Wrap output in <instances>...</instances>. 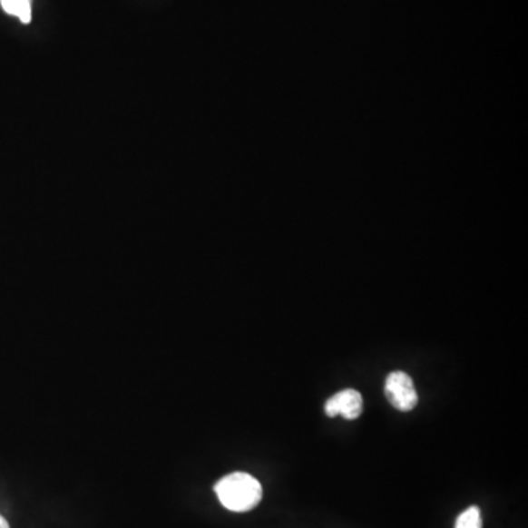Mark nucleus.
<instances>
[{
	"mask_svg": "<svg viewBox=\"0 0 528 528\" xmlns=\"http://www.w3.org/2000/svg\"><path fill=\"white\" fill-rule=\"evenodd\" d=\"M215 492L220 504L234 513L251 511L263 498L260 482L247 473L225 475L216 483Z\"/></svg>",
	"mask_w": 528,
	"mask_h": 528,
	"instance_id": "1",
	"label": "nucleus"
},
{
	"mask_svg": "<svg viewBox=\"0 0 528 528\" xmlns=\"http://www.w3.org/2000/svg\"><path fill=\"white\" fill-rule=\"evenodd\" d=\"M385 395L391 406L399 411L414 410L418 404V395L413 379L404 372H394L387 376Z\"/></svg>",
	"mask_w": 528,
	"mask_h": 528,
	"instance_id": "2",
	"label": "nucleus"
},
{
	"mask_svg": "<svg viewBox=\"0 0 528 528\" xmlns=\"http://www.w3.org/2000/svg\"><path fill=\"white\" fill-rule=\"evenodd\" d=\"M325 413L328 417L342 416L347 420H356L363 413V396L356 389H344L328 399Z\"/></svg>",
	"mask_w": 528,
	"mask_h": 528,
	"instance_id": "3",
	"label": "nucleus"
},
{
	"mask_svg": "<svg viewBox=\"0 0 528 528\" xmlns=\"http://www.w3.org/2000/svg\"><path fill=\"white\" fill-rule=\"evenodd\" d=\"M2 8L9 15L18 16L21 23H31V0H0Z\"/></svg>",
	"mask_w": 528,
	"mask_h": 528,
	"instance_id": "4",
	"label": "nucleus"
},
{
	"mask_svg": "<svg viewBox=\"0 0 528 528\" xmlns=\"http://www.w3.org/2000/svg\"><path fill=\"white\" fill-rule=\"evenodd\" d=\"M455 528H483L482 513L477 506H470L461 513L455 523Z\"/></svg>",
	"mask_w": 528,
	"mask_h": 528,
	"instance_id": "5",
	"label": "nucleus"
},
{
	"mask_svg": "<svg viewBox=\"0 0 528 528\" xmlns=\"http://www.w3.org/2000/svg\"><path fill=\"white\" fill-rule=\"evenodd\" d=\"M0 528H11L9 527L8 521L5 520V518L2 517V515H0Z\"/></svg>",
	"mask_w": 528,
	"mask_h": 528,
	"instance_id": "6",
	"label": "nucleus"
}]
</instances>
